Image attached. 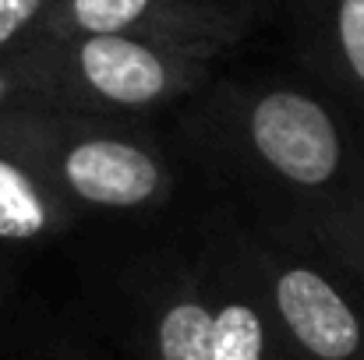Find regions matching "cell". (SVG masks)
<instances>
[{
	"mask_svg": "<svg viewBox=\"0 0 364 360\" xmlns=\"http://www.w3.org/2000/svg\"><path fill=\"white\" fill-rule=\"evenodd\" d=\"M361 156H364V138H361Z\"/></svg>",
	"mask_w": 364,
	"mask_h": 360,
	"instance_id": "7c38bea8",
	"label": "cell"
},
{
	"mask_svg": "<svg viewBox=\"0 0 364 360\" xmlns=\"http://www.w3.org/2000/svg\"><path fill=\"white\" fill-rule=\"evenodd\" d=\"M265 11L269 0H57L32 36L134 32L227 53Z\"/></svg>",
	"mask_w": 364,
	"mask_h": 360,
	"instance_id": "5b68a950",
	"label": "cell"
},
{
	"mask_svg": "<svg viewBox=\"0 0 364 360\" xmlns=\"http://www.w3.org/2000/svg\"><path fill=\"white\" fill-rule=\"evenodd\" d=\"M223 53L134 32L25 36L7 50L32 110L127 120L166 110L213 78Z\"/></svg>",
	"mask_w": 364,
	"mask_h": 360,
	"instance_id": "7a4b0ae2",
	"label": "cell"
},
{
	"mask_svg": "<svg viewBox=\"0 0 364 360\" xmlns=\"http://www.w3.org/2000/svg\"><path fill=\"white\" fill-rule=\"evenodd\" d=\"M7 110H32V103H28L21 82L14 78V71L7 64V50H4L0 53V114H7Z\"/></svg>",
	"mask_w": 364,
	"mask_h": 360,
	"instance_id": "8fae6325",
	"label": "cell"
},
{
	"mask_svg": "<svg viewBox=\"0 0 364 360\" xmlns=\"http://www.w3.org/2000/svg\"><path fill=\"white\" fill-rule=\"evenodd\" d=\"M0 148L75 209L134 212L173 191L166 156L124 120L7 110L0 114Z\"/></svg>",
	"mask_w": 364,
	"mask_h": 360,
	"instance_id": "3957f363",
	"label": "cell"
},
{
	"mask_svg": "<svg viewBox=\"0 0 364 360\" xmlns=\"http://www.w3.org/2000/svg\"><path fill=\"white\" fill-rule=\"evenodd\" d=\"M145 360H216L213 300L202 272L173 276L156 290L141 329Z\"/></svg>",
	"mask_w": 364,
	"mask_h": 360,
	"instance_id": "52a82bcc",
	"label": "cell"
},
{
	"mask_svg": "<svg viewBox=\"0 0 364 360\" xmlns=\"http://www.w3.org/2000/svg\"><path fill=\"white\" fill-rule=\"evenodd\" d=\"M315 57L364 99V0H294Z\"/></svg>",
	"mask_w": 364,
	"mask_h": 360,
	"instance_id": "ba28073f",
	"label": "cell"
},
{
	"mask_svg": "<svg viewBox=\"0 0 364 360\" xmlns=\"http://www.w3.org/2000/svg\"><path fill=\"white\" fill-rule=\"evenodd\" d=\"M244 272L301 360H364V297L304 251H237Z\"/></svg>",
	"mask_w": 364,
	"mask_h": 360,
	"instance_id": "277c9868",
	"label": "cell"
},
{
	"mask_svg": "<svg viewBox=\"0 0 364 360\" xmlns=\"http://www.w3.org/2000/svg\"><path fill=\"white\" fill-rule=\"evenodd\" d=\"M57 0H0V53L32 36Z\"/></svg>",
	"mask_w": 364,
	"mask_h": 360,
	"instance_id": "30bf717a",
	"label": "cell"
},
{
	"mask_svg": "<svg viewBox=\"0 0 364 360\" xmlns=\"http://www.w3.org/2000/svg\"><path fill=\"white\" fill-rule=\"evenodd\" d=\"M213 145L290 244L364 297V156L343 120L294 85L220 110Z\"/></svg>",
	"mask_w": 364,
	"mask_h": 360,
	"instance_id": "6da1fadb",
	"label": "cell"
},
{
	"mask_svg": "<svg viewBox=\"0 0 364 360\" xmlns=\"http://www.w3.org/2000/svg\"><path fill=\"white\" fill-rule=\"evenodd\" d=\"M71 219L75 205L0 148V240L32 244L57 237L71 227Z\"/></svg>",
	"mask_w": 364,
	"mask_h": 360,
	"instance_id": "9c48e42d",
	"label": "cell"
},
{
	"mask_svg": "<svg viewBox=\"0 0 364 360\" xmlns=\"http://www.w3.org/2000/svg\"><path fill=\"white\" fill-rule=\"evenodd\" d=\"M202 276L213 300L216 360H301L255 293L237 254L216 268H202Z\"/></svg>",
	"mask_w": 364,
	"mask_h": 360,
	"instance_id": "8992f818",
	"label": "cell"
}]
</instances>
